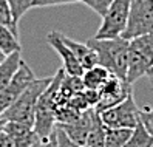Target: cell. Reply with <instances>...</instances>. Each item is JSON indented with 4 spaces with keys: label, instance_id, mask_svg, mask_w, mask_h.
I'll return each instance as SVG.
<instances>
[{
    "label": "cell",
    "instance_id": "ac0fdd59",
    "mask_svg": "<svg viewBox=\"0 0 153 147\" xmlns=\"http://www.w3.org/2000/svg\"><path fill=\"white\" fill-rule=\"evenodd\" d=\"M133 128H107L104 147H124L130 140Z\"/></svg>",
    "mask_w": 153,
    "mask_h": 147
},
{
    "label": "cell",
    "instance_id": "277c9868",
    "mask_svg": "<svg viewBox=\"0 0 153 147\" xmlns=\"http://www.w3.org/2000/svg\"><path fill=\"white\" fill-rule=\"evenodd\" d=\"M131 0H113L108 11L102 17V23L94 39H114L121 37L127 26Z\"/></svg>",
    "mask_w": 153,
    "mask_h": 147
},
{
    "label": "cell",
    "instance_id": "30bf717a",
    "mask_svg": "<svg viewBox=\"0 0 153 147\" xmlns=\"http://www.w3.org/2000/svg\"><path fill=\"white\" fill-rule=\"evenodd\" d=\"M152 67H153V63L150 60H147L138 50H134L133 47H130V42H128V68H127L125 82L130 84V85H133L138 79H141L142 76H146L147 71Z\"/></svg>",
    "mask_w": 153,
    "mask_h": 147
},
{
    "label": "cell",
    "instance_id": "6da1fadb",
    "mask_svg": "<svg viewBox=\"0 0 153 147\" xmlns=\"http://www.w3.org/2000/svg\"><path fill=\"white\" fill-rule=\"evenodd\" d=\"M51 79H53V76L33 81L30 84V87L0 115V121L19 122V124L28 125V127L33 128L34 118H36V107H37L39 98L43 91L47 90V87L50 85Z\"/></svg>",
    "mask_w": 153,
    "mask_h": 147
},
{
    "label": "cell",
    "instance_id": "9c48e42d",
    "mask_svg": "<svg viewBox=\"0 0 153 147\" xmlns=\"http://www.w3.org/2000/svg\"><path fill=\"white\" fill-rule=\"evenodd\" d=\"M96 116V110L94 108H88L87 112L80 113V116L76 119L74 122L71 124H65V125H59L62 130H64L71 140H73L76 144L85 147L87 144V138L90 135V130H91V125Z\"/></svg>",
    "mask_w": 153,
    "mask_h": 147
},
{
    "label": "cell",
    "instance_id": "4fadbf2b",
    "mask_svg": "<svg viewBox=\"0 0 153 147\" xmlns=\"http://www.w3.org/2000/svg\"><path fill=\"white\" fill-rule=\"evenodd\" d=\"M22 60L23 59L19 51V53H13L10 56H6V59L0 63V90L5 88L11 82V79L14 78L17 70H19Z\"/></svg>",
    "mask_w": 153,
    "mask_h": 147
},
{
    "label": "cell",
    "instance_id": "d6a6232c",
    "mask_svg": "<svg viewBox=\"0 0 153 147\" xmlns=\"http://www.w3.org/2000/svg\"><path fill=\"white\" fill-rule=\"evenodd\" d=\"M5 59H6V54H5V53L2 51V48H0V63H2V62H3Z\"/></svg>",
    "mask_w": 153,
    "mask_h": 147
},
{
    "label": "cell",
    "instance_id": "83f0119b",
    "mask_svg": "<svg viewBox=\"0 0 153 147\" xmlns=\"http://www.w3.org/2000/svg\"><path fill=\"white\" fill-rule=\"evenodd\" d=\"M141 121L153 138V110H141Z\"/></svg>",
    "mask_w": 153,
    "mask_h": 147
},
{
    "label": "cell",
    "instance_id": "f1b7e54d",
    "mask_svg": "<svg viewBox=\"0 0 153 147\" xmlns=\"http://www.w3.org/2000/svg\"><path fill=\"white\" fill-rule=\"evenodd\" d=\"M84 93H85V98L88 101V104L90 107H96L97 102H99V90H91V88H85L84 90Z\"/></svg>",
    "mask_w": 153,
    "mask_h": 147
},
{
    "label": "cell",
    "instance_id": "e0dca14e",
    "mask_svg": "<svg viewBox=\"0 0 153 147\" xmlns=\"http://www.w3.org/2000/svg\"><path fill=\"white\" fill-rule=\"evenodd\" d=\"M124 147H153V138L147 132V128L144 127L142 121H139L138 125L133 128L130 140Z\"/></svg>",
    "mask_w": 153,
    "mask_h": 147
},
{
    "label": "cell",
    "instance_id": "74e56055",
    "mask_svg": "<svg viewBox=\"0 0 153 147\" xmlns=\"http://www.w3.org/2000/svg\"><path fill=\"white\" fill-rule=\"evenodd\" d=\"M0 122H2V121H0Z\"/></svg>",
    "mask_w": 153,
    "mask_h": 147
},
{
    "label": "cell",
    "instance_id": "cb8c5ba5",
    "mask_svg": "<svg viewBox=\"0 0 153 147\" xmlns=\"http://www.w3.org/2000/svg\"><path fill=\"white\" fill-rule=\"evenodd\" d=\"M67 105L71 107V108H74L76 112H79V113H84V112H87L88 108H93V107H90V104H88V101H87V98H85L84 91H82V93L74 95L73 98H70Z\"/></svg>",
    "mask_w": 153,
    "mask_h": 147
},
{
    "label": "cell",
    "instance_id": "4dcf8cb0",
    "mask_svg": "<svg viewBox=\"0 0 153 147\" xmlns=\"http://www.w3.org/2000/svg\"><path fill=\"white\" fill-rule=\"evenodd\" d=\"M42 147H57V141H56V128L51 133V136L48 138V141L42 143Z\"/></svg>",
    "mask_w": 153,
    "mask_h": 147
},
{
    "label": "cell",
    "instance_id": "836d02e7",
    "mask_svg": "<svg viewBox=\"0 0 153 147\" xmlns=\"http://www.w3.org/2000/svg\"><path fill=\"white\" fill-rule=\"evenodd\" d=\"M31 147H42V143H40V141H37V143H34Z\"/></svg>",
    "mask_w": 153,
    "mask_h": 147
},
{
    "label": "cell",
    "instance_id": "7c38bea8",
    "mask_svg": "<svg viewBox=\"0 0 153 147\" xmlns=\"http://www.w3.org/2000/svg\"><path fill=\"white\" fill-rule=\"evenodd\" d=\"M3 130L11 136L16 147H31L39 141L31 127L19 122H3Z\"/></svg>",
    "mask_w": 153,
    "mask_h": 147
},
{
    "label": "cell",
    "instance_id": "52a82bcc",
    "mask_svg": "<svg viewBox=\"0 0 153 147\" xmlns=\"http://www.w3.org/2000/svg\"><path fill=\"white\" fill-rule=\"evenodd\" d=\"M33 81H36L33 70L30 68V65L25 60H22L20 67L14 75V78L11 79V82L5 88L0 90V115L30 87Z\"/></svg>",
    "mask_w": 153,
    "mask_h": 147
},
{
    "label": "cell",
    "instance_id": "5bb4252c",
    "mask_svg": "<svg viewBox=\"0 0 153 147\" xmlns=\"http://www.w3.org/2000/svg\"><path fill=\"white\" fill-rule=\"evenodd\" d=\"M111 76V73L101 67V65H96L93 68H90L84 73V76H82V81H84V85L85 88H91V90H99L107 81L110 79Z\"/></svg>",
    "mask_w": 153,
    "mask_h": 147
},
{
    "label": "cell",
    "instance_id": "8fae6325",
    "mask_svg": "<svg viewBox=\"0 0 153 147\" xmlns=\"http://www.w3.org/2000/svg\"><path fill=\"white\" fill-rule=\"evenodd\" d=\"M60 37H62V40H64V43L67 47L74 53V56L77 57V60L80 62V65L84 67L85 71L99 65V59H97L96 51L93 48H90L87 43H80L77 40H73V39L67 37V36H64L62 33H60Z\"/></svg>",
    "mask_w": 153,
    "mask_h": 147
},
{
    "label": "cell",
    "instance_id": "f35d334b",
    "mask_svg": "<svg viewBox=\"0 0 153 147\" xmlns=\"http://www.w3.org/2000/svg\"><path fill=\"white\" fill-rule=\"evenodd\" d=\"M85 147H87V146H85Z\"/></svg>",
    "mask_w": 153,
    "mask_h": 147
},
{
    "label": "cell",
    "instance_id": "8d00e7d4",
    "mask_svg": "<svg viewBox=\"0 0 153 147\" xmlns=\"http://www.w3.org/2000/svg\"><path fill=\"white\" fill-rule=\"evenodd\" d=\"M0 23H2V19H0ZM2 25H3V23H2Z\"/></svg>",
    "mask_w": 153,
    "mask_h": 147
},
{
    "label": "cell",
    "instance_id": "5b68a950",
    "mask_svg": "<svg viewBox=\"0 0 153 147\" xmlns=\"http://www.w3.org/2000/svg\"><path fill=\"white\" fill-rule=\"evenodd\" d=\"M99 115L107 128H134L141 121V108L134 102L133 95Z\"/></svg>",
    "mask_w": 153,
    "mask_h": 147
},
{
    "label": "cell",
    "instance_id": "d4e9b609",
    "mask_svg": "<svg viewBox=\"0 0 153 147\" xmlns=\"http://www.w3.org/2000/svg\"><path fill=\"white\" fill-rule=\"evenodd\" d=\"M80 2H82L84 5H87L88 8H91L96 14L104 17L105 13L108 11V8H110L113 0H80Z\"/></svg>",
    "mask_w": 153,
    "mask_h": 147
},
{
    "label": "cell",
    "instance_id": "e575fe53",
    "mask_svg": "<svg viewBox=\"0 0 153 147\" xmlns=\"http://www.w3.org/2000/svg\"><path fill=\"white\" fill-rule=\"evenodd\" d=\"M2 127H3V121H2V122H0V132H2Z\"/></svg>",
    "mask_w": 153,
    "mask_h": 147
},
{
    "label": "cell",
    "instance_id": "d6986e66",
    "mask_svg": "<svg viewBox=\"0 0 153 147\" xmlns=\"http://www.w3.org/2000/svg\"><path fill=\"white\" fill-rule=\"evenodd\" d=\"M84 90H85V85H84L82 78L65 75L64 79H62V84H60V93L64 95L67 99L73 98V96L77 95V93H82Z\"/></svg>",
    "mask_w": 153,
    "mask_h": 147
},
{
    "label": "cell",
    "instance_id": "9a60e30c",
    "mask_svg": "<svg viewBox=\"0 0 153 147\" xmlns=\"http://www.w3.org/2000/svg\"><path fill=\"white\" fill-rule=\"evenodd\" d=\"M0 48H2V51L6 56H10L13 53L22 51L19 36H16L8 26H5L2 23H0Z\"/></svg>",
    "mask_w": 153,
    "mask_h": 147
},
{
    "label": "cell",
    "instance_id": "603a6c76",
    "mask_svg": "<svg viewBox=\"0 0 153 147\" xmlns=\"http://www.w3.org/2000/svg\"><path fill=\"white\" fill-rule=\"evenodd\" d=\"M0 19H2V23L5 26H8L16 36H19V25H16L14 20H13L8 0H0Z\"/></svg>",
    "mask_w": 153,
    "mask_h": 147
},
{
    "label": "cell",
    "instance_id": "ffe728a7",
    "mask_svg": "<svg viewBox=\"0 0 153 147\" xmlns=\"http://www.w3.org/2000/svg\"><path fill=\"white\" fill-rule=\"evenodd\" d=\"M130 47H133L134 50H138L147 60H150L153 63V36H141L130 40Z\"/></svg>",
    "mask_w": 153,
    "mask_h": 147
},
{
    "label": "cell",
    "instance_id": "7402d4cb",
    "mask_svg": "<svg viewBox=\"0 0 153 147\" xmlns=\"http://www.w3.org/2000/svg\"><path fill=\"white\" fill-rule=\"evenodd\" d=\"M80 116L79 112H76L74 108H71L68 105H64L56 110V115H54V119H56V125H65V124H71L74 122L76 119Z\"/></svg>",
    "mask_w": 153,
    "mask_h": 147
},
{
    "label": "cell",
    "instance_id": "f546056e",
    "mask_svg": "<svg viewBox=\"0 0 153 147\" xmlns=\"http://www.w3.org/2000/svg\"><path fill=\"white\" fill-rule=\"evenodd\" d=\"M0 147H16L11 136L3 130V127H2V132H0Z\"/></svg>",
    "mask_w": 153,
    "mask_h": 147
},
{
    "label": "cell",
    "instance_id": "44dd1931",
    "mask_svg": "<svg viewBox=\"0 0 153 147\" xmlns=\"http://www.w3.org/2000/svg\"><path fill=\"white\" fill-rule=\"evenodd\" d=\"M10 11L16 25H19L20 19L33 8V0H8Z\"/></svg>",
    "mask_w": 153,
    "mask_h": 147
},
{
    "label": "cell",
    "instance_id": "2e32d148",
    "mask_svg": "<svg viewBox=\"0 0 153 147\" xmlns=\"http://www.w3.org/2000/svg\"><path fill=\"white\" fill-rule=\"evenodd\" d=\"M105 133H107V127L104 125L101 115L96 112L94 121L91 125V130L87 138V147H104L105 146Z\"/></svg>",
    "mask_w": 153,
    "mask_h": 147
},
{
    "label": "cell",
    "instance_id": "4316f807",
    "mask_svg": "<svg viewBox=\"0 0 153 147\" xmlns=\"http://www.w3.org/2000/svg\"><path fill=\"white\" fill-rule=\"evenodd\" d=\"M80 0H33V8H48V6H59V5H71L77 3Z\"/></svg>",
    "mask_w": 153,
    "mask_h": 147
},
{
    "label": "cell",
    "instance_id": "484cf974",
    "mask_svg": "<svg viewBox=\"0 0 153 147\" xmlns=\"http://www.w3.org/2000/svg\"><path fill=\"white\" fill-rule=\"evenodd\" d=\"M56 141H57V147H82L76 144L59 125H56Z\"/></svg>",
    "mask_w": 153,
    "mask_h": 147
},
{
    "label": "cell",
    "instance_id": "8992f818",
    "mask_svg": "<svg viewBox=\"0 0 153 147\" xmlns=\"http://www.w3.org/2000/svg\"><path fill=\"white\" fill-rule=\"evenodd\" d=\"M130 95H133L131 85L127 84L124 79H119L116 76H110V79L99 88V102L94 107L97 113H102L104 110H108L114 105L121 104Z\"/></svg>",
    "mask_w": 153,
    "mask_h": 147
},
{
    "label": "cell",
    "instance_id": "3957f363",
    "mask_svg": "<svg viewBox=\"0 0 153 147\" xmlns=\"http://www.w3.org/2000/svg\"><path fill=\"white\" fill-rule=\"evenodd\" d=\"M149 34L153 36V5L146 0H131L127 26L121 37L130 42Z\"/></svg>",
    "mask_w": 153,
    "mask_h": 147
},
{
    "label": "cell",
    "instance_id": "ba28073f",
    "mask_svg": "<svg viewBox=\"0 0 153 147\" xmlns=\"http://www.w3.org/2000/svg\"><path fill=\"white\" fill-rule=\"evenodd\" d=\"M47 42H48L50 47L60 56L62 63H64L62 68H64L65 75H68V76H79V78L84 76V73H85L84 67L80 65V62L74 56V53L64 43V40H62V37H60V33H57V31L48 33Z\"/></svg>",
    "mask_w": 153,
    "mask_h": 147
},
{
    "label": "cell",
    "instance_id": "1f68e13d",
    "mask_svg": "<svg viewBox=\"0 0 153 147\" xmlns=\"http://www.w3.org/2000/svg\"><path fill=\"white\" fill-rule=\"evenodd\" d=\"M146 76H147L149 82H150V84H152V87H153V67H152V68L147 71V75H146Z\"/></svg>",
    "mask_w": 153,
    "mask_h": 147
},
{
    "label": "cell",
    "instance_id": "7a4b0ae2",
    "mask_svg": "<svg viewBox=\"0 0 153 147\" xmlns=\"http://www.w3.org/2000/svg\"><path fill=\"white\" fill-rule=\"evenodd\" d=\"M90 48L97 54L99 65L107 68L113 76L124 79L128 68V40L122 37L114 39H90L87 42Z\"/></svg>",
    "mask_w": 153,
    "mask_h": 147
},
{
    "label": "cell",
    "instance_id": "d590c367",
    "mask_svg": "<svg viewBox=\"0 0 153 147\" xmlns=\"http://www.w3.org/2000/svg\"><path fill=\"white\" fill-rule=\"evenodd\" d=\"M146 2H149V3H152V5H153V0H146Z\"/></svg>",
    "mask_w": 153,
    "mask_h": 147
}]
</instances>
